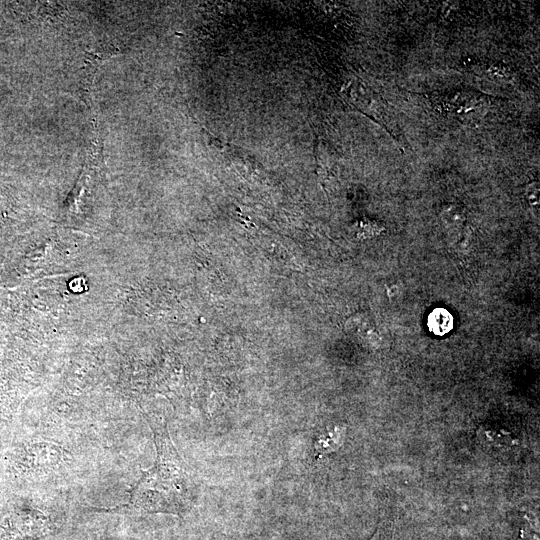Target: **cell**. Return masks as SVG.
<instances>
[{
	"label": "cell",
	"instance_id": "6da1fadb",
	"mask_svg": "<svg viewBox=\"0 0 540 540\" xmlns=\"http://www.w3.org/2000/svg\"><path fill=\"white\" fill-rule=\"evenodd\" d=\"M154 434L156 460L142 471L123 509L148 513L181 514L190 507L189 468L177 453L165 427L149 423Z\"/></svg>",
	"mask_w": 540,
	"mask_h": 540
},
{
	"label": "cell",
	"instance_id": "7a4b0ae2",
	"mask_svg": "<svg viewBox=\"0 0 540 540\" xmlns=\"http://www.w3.org/2000/svg\"><path fill=\"white\" fill-rule=\"evenodd\" d=\"M63 458L64 451L59 446L48 442H31L16 447L8 459L14 474L28 475L51 470Z\"/></svg>",
	"mask_w": 540,
	"mask_h": 540
},
{
	"label": "cell",
	"instance_id": "3957f363",
	"mask_svg": "<svg viewBox=\"0 0 540 540\" xmlns=\"http://www.w3.org/2000/svg\"><path fill=\"white\" fill-rule=\"evenodd\" d=\"M46 517L26 504H16L0 518V540H35L43 533Z\"/></svg>",
	"mask_w": 540,
	"mask_h": 540
},
{
	"label": "cell",
	"instance_id": "277c9868",
	"mask_svg": "<svg viewBox=\"0 0 540 540\" xmlns=\"http://www.w3.org/2000/svg\"><path fill=\"white\" fill-rule=\"evenodd\" d=\"M439 218L446 229L456 231L464 226L466 214L460 205L446 203L440 209Z\"/></svg>",
	"mask_w": 540,
	"mask_h": 540
},
{
	"label": "cell",
	"instance_id": "5b68a950",
	"mask_svg": "<svg viewBox=\"0 0 540 540\" xmlns=\"http://www.w3.org/2000/svg\"><path fill=\"white\" fill-rule=\"evenodd\" d=\"M345 429L340 426H335L328 432L320 435L315 442V450L319 455L327 454L336 451L342 444Z\"/></svg>",
	"mask_w": 540,
	"mask_h": 540
},
{
	"label": "cell",
	"instance_id": "8992f818",
	"mask_svg": "<svg viewBox=\"0 0 540 540\" xmlns=\"http://www.w3.org/2000/svg\"><path fill=\"white\" fill-rule=\"evenodd\" d=\"M373 325L369 317L362 315L351 317L347 322V327L362 339H369L371 337L375 330Z\"/></svg>",
	"mask_w": 540,
	"mask_h": 540
},
{
	"label": "cell",
	"instance_id": "52a82bcc",
	"mask_svg": "<svg viewBox=\"0 0 540 540\" xmlns=\"http://www.w3.org/2000/svg\"><path fill=\"white\" fill-rule=\"evenodd\" d=\"M430 324L435 332L443 333L451 328L452 319L448 312L440 309L431 314Z\"/></svg>",
	"mask_w": 540,
	"mask_h": 540
},
{
	"label": "cell",
	"instance_id": "ba28073f",
	"mask_svg": "<svg viewBox=\"0 0 540 540\" xmlns=\"http://www.w3.org/2000/svg\"><path fill=\"white\" fill-rule=\"evenodd\" d=\"M488 75L495 80L507 81L511 77V71L505 66L494 65L487 71Z\"/></svg>",
	"mask_w": 540,
	"mask_h": 540
},
{
	"label": "cell",
	"instance_id": "9c48e42d",
	"mask_svg": "<svg viewBox=\"0 0 540 540\" xmlns=\"http://www.w3.org/2000/svg\"><path fill=\"white\" fill-rule=\"evenodd\" d=\"M526 198L531 205L539 204V184L538 182H533L527 186L525 192Z\"/></svg>",
	"mask_w": 540,
	"mask_h": 540
},
{
	"label": "cell",
	"instance_id": "30bf717a",
	"mask_svg": "<svg viewBox=\"0 0 540 540\" xmlns=\"http://www.w3.org/2000/svg\"><path fill=\"white\" fill-rule=\"evenodd\" d=\"M369 540H380V527H378Z\"/></svg>",
	"mask_w": 540,
	"mask_h": 540
}]
</instances>
